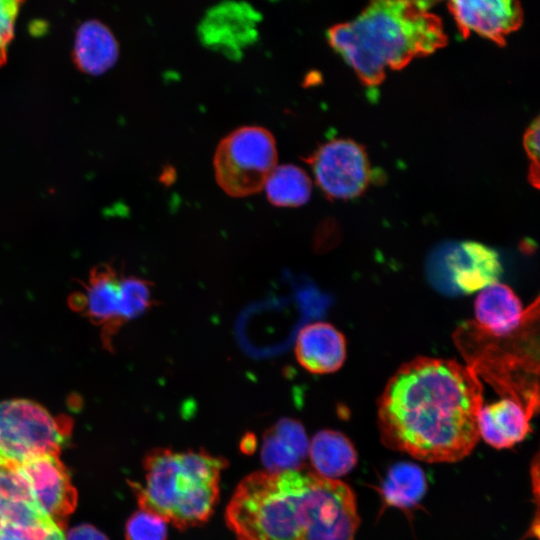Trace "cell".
<instances>
[{"label": "cell", "instance_id": "6da1fadb", "mask_svg": "<svg viewBox=\"0 0 540 540\" xmlns=\"http://www.w3.org/2000/svg\"><path fill=\"white\" fill-rule=\"evenodd\" d=\"M483 386L468 365L417 357L388 380L378 404L382 442L428 463L468 456L480 435Z\"/></svg>", "mask_w": 540, "mask_h": 540}, {"label": "cell", "instance_id": "7a4b0ae2", "mask_svg": "<svg viewBox=\"0 0 540 540\" xmlns=\"http://www.w3.org/2000/svg\"><path fill=\"white\" fill-rule=\"evenodd\" d=\"M225 519L238 540H354L360 523L349 486L304 468L246 476Z\"/></svg>", "mask_w": 540, "mask_h": 540}, {"label": "cell", "instance_id": "3957f363", "mask_svg": "<svg viewBox=\"0 0 540 540\" xmlns=\"http://www.w3.org/2000/svg\"><path fill=\"white\" fill-rule=\"evenodd\" d=\"M441 0H369L353 20L327 31L330 46L367 86L448 43L440 17L430 8Z\"/></svg>", "mask_w": 540, "mask_h": 540}, {"label": "cell", "instance_id": "277c9868", "mask_svg": "<svg viewBox=\"0 0 540 540\" xmlns=\"http://www.w3.org/2000/svg\"><path fill=\"white\" fill-rule=\"evenodd\" d=\"M143 484L132 483L140 509L185 530L204 524L212 515L220 492L225 458L199 450L154 448L143 461Z\"/></svg>", "mask_w": 540, "mask_h": 540}, {"label": "cell", "instance_id": "5b68a950", "mask_svg": "<svg viewBox=\"0 0 540 540\" xmlns=\"http://www.w3.org/2000/svg\"><path fill=\"white\" fill-rule=\"evenodd\" d=\"M273 135L260 126H243L225 136L214 154L215 178L232 197L258 193L277 166Z\"/></svg>", "mask_w": 540, "mask_h": 540}, {"label": "cell", "instance_id": "8992f818", "mask_svg": "<svg viewBox=\"0 0 540 540\" xmlns=\"http://www.w3.org/2000/svg\"><path fill=\"white\" fill-rule=\"evenodd\" d=\"M72 431V421L54 416L27 399L0 402V463H20L33 456L56 453Z\"/></svg>", "mask_w": 540, "mask_h": 540}, {"label": "cell", "instance_id": "52a82bcc", "mask_svg": "<svg viewBox=\"0 0 540 540\" xmlns=\"http://www.w3.org/2000/svg\"><path fill=\"white\" fill-rule=\"evenodd\" d=\"M304 160L312 169L315 183L331 200H350L368 188L372 170L365 148L352 139L330 140Z\"/></svg>", "mask_w": 540, "mask_h": 540}, {"label": "cell", "instance_id": "ba28073f", "mask_svg": "<svg viewBox=\"0 0 540 540\" xmlns=\"http://www.w3.org/2000/svg\"><path fill=\"white\" fill-rule=\"evenodd\" d=\"M260 13L249 3L225 0L212 6L197 28L201 43L231 60H240L259 38Z\"/></svg>", "mask_w": 540, "mask_h": 540}, {"label": "cell", "instance_id": "9c48e42d", "mask_svg": "<svg viewBox=\"0 0 540 540\" xmlns=\"http://www.w3.org/2000/svg\"><path fill=\"white\" fill-rule=\"evenodd\" d=\"M122 277L109 264L92 268L83 291L70 297V306L101 329L103 346L110 350L112 340L124 325Z\"/></svg>", "mask_w": 540, "mask_h": 540}, {"label": "cell", "instance_id": "30bf717a", "mask_svg": "<svg viewBox=\"0 0 540 540\" xmlns=\"http://www.w3.org/2000/svg\"><path fill=\"white\" fill-rule=\"evenodd\" d=\"M18 464L40 507L63 530L77 493L59 454H40Z\"/></svg>", "mask_w": 540, "mask_h": 540}, {"label": "cell", "instance_id": "8fae6325", "mask_svg": "<svg viewBox=\"0 0 540 540\" xmlns=\"http://www.w3.org/2000/svg\"><path fill=\"white\" fill-rule=\"evenodd\" d=\"M447 6L463 38L476 33L499 46L524 20L519 0H448Z\"/></svg>", "mask_w": 540, "mask_h": 540}, {"label": "cell", "instance_id": "7c38bea8", "mask_svg": "<svg viewBox=\"0 0 540 540\" xmlns=\"http://www.w3.org/2000/svg\"><path fill=\"white\" fill-rule=\"evenodd\" d=\"M0 525L33 537L61 529L36 501L18 463H0Z\"/></svg>", "mask_w": 540, "mask_h": 540}, {"label": "cell", "instance_id": "4fadbf2b", "mask_svg": "<svg viewBox=\"0 0 540 540\" xmlns=\"http://www.w3.org/2000/svg\"><path fill=\"white\" fill-rule=\"evenodd\" d=\"M536 308L538 300L534 307L525 309L509 286L496 282L480 290L476 297L475 324L492 336L505 337L518 331Z\"/></svg>", "mask_w": 540, "mask_h": 540}, {"label": "cell", "instance_id": "5bb4252c", "mask_svg": "<svg viewBox=\"0 0 540 540\" xmlns=\"http://www.w3.org/2000/svg\"><path fill=\"white\" fill-rule=\"evenodd\" d=\"M294 352L298 363L308 372L333 373L346 359V340L332 324L314 322L300 330Z\"/></svg>", "mask_w": 540, "mask_h": 540}, {"label": "cell", "instance_id": "9a60e30c", "mask_svg": "<svg viewBox=\"0 0 540 540\" xmlns=\"http://www.w3.org/2000/svg\"><path fill=\"white\" fill-rule=\"evenodd\" d=\"M452 282L464 293H473L498 282L502 265L498 254L477 242H462L447 255Z\"/></svg>", "mask_w": 540, "mask_h": 540}, {"label": "cell", "instance_id": "2e32d148", "mask_svg": "<svg viewBox=\"0 0 540 540\" xmlns=\"http://www.w3.org/2000/svg\"><path fill=\"white\" fill-rule=\"evenodd\" d=\"M309 440L301 422L281 418L263 436L261 460L265 471L278 473L303 469Z\"/></svg>", "mask_w": 540, "mask_h": 540}, {"label": "cell", "instance_id": "e0dca14e", "mask_svg": "<svg viewBox=\"0 0 540 540\" xmlns=\"http://www.w3.org/2000/svg\"><path fill=\"white\" fill-rule=\"evenodd\" d=\"M531 417L519 401L503 397L483 404L478 418L479 435L496 449L510 448L527 436Z\"/></svg>", "mask_w": 540, "mask_h": 540}, {"label": "cell", "instance_id": "ac0fdd59", "mask_svg": "<svg viewBox=\"0 0 540 540\" xmlns=\"http://www.w3.org/2000/svg\"><path fill=\"white\" fill-rule=\"evenodd\" d=\"M72 56L80 71L99 76L115 65L119 46L114 34L105 24L98 20H88L76 31Z\"/></svg>", "mask_w": 540, "mask_h": 540}, {"label": "cell", "instance_id": "d6986e66", "mask_svg": "<svg viewBox=\"0 0 540 540\" xmlns=\"http://www.w3.org/2000/svg\"><path fill=\"white\" fill-rule=\"evenodd\" d=\"M308 456L320 476L337 479L348 474L357 463L352 442L341 432L324 429L309 442Z\"/></svg>", "mask_w": 540, "mask_h": 540}, {"label": "cell", "instance_id": "ffe728a7", "mask_svg": "<svg viewBox=\"0 0 540 540\" xmlns=\"http://www.w3.org/2000/svg\"><path fill=\"white\" fill-rule=\"evenodd\" d=\"M426 489L423 470L414 463L401 462L388 471L381 487V496L388 506L410 509L419 503Z\"/></svg>", "mask_w": 540, "mask_h": 540}, {"label": "cell", "instance_id": "44dd1931", "mask_svg": "<svg viewBox=\"0 0 540 540\" xmlns=\"http://www.w3.org/2000/svg\"><path fill=\"white\" fill-rule=\"evenodd\" d=\"M268 201L277 207H299L312 193V183L306 172L295 165L276 166L265 182Z\"/></svg>", "mask_w": 540, "mask_h": 540}, {"label": "cell", "instance_id": "7402d4cb", "mask_svg": "<svg viewBox=\"0 0 540 540\" xmlns=\"http://www.w3.org/2000/svg\"><path fill=\"white\" fill-rule=\"evenodd\" d=\"M124 324L139 317L155 304L152 294V283L135 276L122 277Z\"/></svg>", "mask_w": 540, "mask_h": 540}, {"label": "cell", "instance_id": "603a6c76", "mask_svg": "<svg viewBox=\"0 0 540 540\" xmlns=\"http://www.w3.org/2000/svg\"><path fill=\"white\" fill-rule=\"evenodd\" d=\"M126 540H166L167 522L156 514L140 509L127 521Z\"/></svg>", "mask_w": 540, "mask_h": 540}, {"label": "cell", "instance_id": "cb8c5ba5", "mask_svg": "<svg viewBox=\"0 0 540 540\" xmlns=\"http://www.w3.org/2000/svg\"><path fill=\"white\" fill-rule=\"evenodd\" d=\"M24 0H0V67L7 60L8 47L14 36L16 19Z\"/></svg>", "mask_w": 540, "mask_h": 540}, {"label": "cell", "instance_id": "d4e9b609", "mask_svg": "<svg viewBox=\"0 0 540 540\" xmlns=\"http://www.w3.org/2000/svg\"><path fill=\"white\" fill-rule=\"evenodd\" d=\"M524 148L531 160L529 179L538 187V156H539V119L536 118L524 134Z\"/></svg>", "mask_w": 540, "mask_h": 540}, {"label": "cell", "instance_id": "484cf974", "mask_svg": "<svg viewBox=\"0 0 540 540\" xmlns=\"http://www.w3.org/2000/svg\"><path fill=\"white\" fill-rule=\"evenodd\" d=\"M0 540H65V536L62 529H56L42 537H33L11 527L0 525Z\"/></svg>", "mask_w": 540, "mask_h": 540}, {"label": "cell", "instance_id": "4316f807", "mask_svg": "<svg viewBox=\"0 0 540 540\" xmlns=\"http://www.w3.org/2000/svg\"><path fill=\"white\" fill-rule=\"evenodd\" d=\"M65 540H108L107 537L89 524H81L72 528Z\"/></svg>", "mask_w": 540, "mask_h": 540}, {"label": "cell", "instance_id": "83f0119b", "mask_svg": "<svg viewBox=\"0 0 540 540\" xmlns=\"http://www.w3.org/2000/svg\"><path fill=\"white\" fill-rule=\"evenodd\" d=\"M256 438L252 434H247L241 441V449L244 453H251L256 447Z\"/></svg>", "mask_w": 540, "mask_h": 540}]
</instances>
